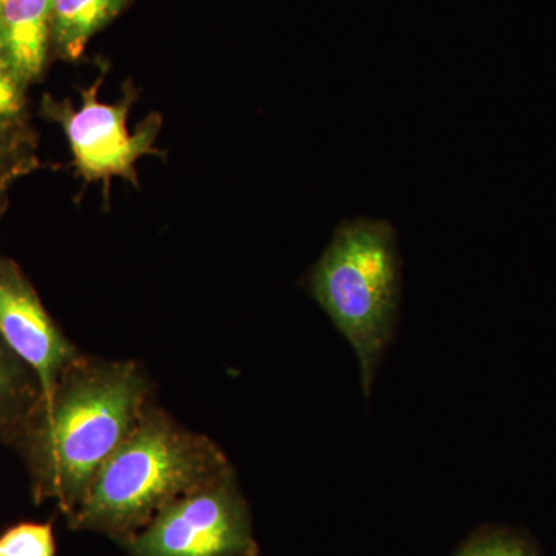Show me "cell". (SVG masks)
<instances>
[{"instance_id": "8", "label": "cell", "mask_w": 556, "mask_h": 556, "mask_svg": "<svg viewBox=\"0 0 556 556\" xmlns=\"http://www.w3.org/2000/svg\"><path fill=\"white\" fill-rule=\"evenodd\" d=\"M130 0H53L50 50L65 61H78L90 39L126 9Z\"/></svg>"}, {"instance_id": "3", "label": "cell", "mask_w": 556, "mask_h": 556, "mask_svg": "<svg viewBox=\"0 0 556 556\" xmlns=\"http://www.w3.org/2000/svg\"><path fill=\"white\" fill-rule=\"evenodd\" d=\"M306 291L348 340L361 365L365 397L397 324L402 262L387 219L340 223L306 277Z\"/></svg>"}, {"instance_id": "10", "label": "cell", "mask_w": 556, "mask_h": 556, "mask_svg": "<svg viewBox=\"0 0 556 556\" xmlns=\"http://www.w3.org/2000/svg\"><path fill=\"white\" fill-rule=\"evenodd\" d=\"M452 556H543L532 536L506 526L485 525L457 546Z\"/></svg>"}, {"instance_id": "12", "label": "cell", "mask_w": 556, "mask_h": 556, "mask_svg": "<svg viewBox=\"0 0 556 556\" xmlns=\"http://www.w3.org/2000/svg\"><path fill=\"white\" fill-rule=\"evenodd\" d=\"M25 91L0 46V124L24 126Z\"/></svg>"}, {"instance_id": "2", "label": "cell", "mask_w": 556, "mask_h": 556, "mask_svg": "<svg viewBox=\"0 0 556 556\" xmlns=\"http://www.w3.org/2000/svg\"><path fill=\"white\" fill-rule=\"evenodd\" d=\"M230 468L211 439L185 430L148 405L129 438L98 471L70 527L105 533L123 544L161 508L214 484Z\"/></svg>"}, {"instance_id": "5", "label": "cell", "mask_w": 556, "mask_h": 556, "mask_svg": "<svg viewBox=\"0 0 556 556\" xmlns=\"http://www.w3.org/2000/svg\"><path fill=\"white\" fill-rule=\"evenodd\" d=\"M102 78L80 90V105L54 100L43 94L40 112L47 119L60 124L73 153V166L87 182L102 181L109 189L113 178H124L138 185L137 163L141 156L160 155L155 148L161 118L150 115L130 134L127 116L134 91H126L123 100L105 104L98 100Z\"/></svg>"}, {"instance_id": "11", "label": "cell", "mask_w": 556, "mask_h": 556, "mask_svg": "<svg viewBox=\"0 0 556 556\" xmlns=\"http://www.w3.org/2000/svg\"><path fill=\"white\" fill-rule=\"evenodd\" d=\"M53 527L22 522L0 536V556H54Z\"/></svg>"}, {"instance_id": "1", "label": "cell", "mask_w": 556, "mask_h": 556, "mask_svg": "<svg viewBox=\"0 0 556 556\" xmlns=\"http://www.w3.org/2000/svg\"><path fill=\"white\" fill-rule=\"evenodd\" d=\"M148 397V380L134 362L73 361L49 401L10 439L30 470L35 500H54L73 518L105 460L137 427Z\"/></svg>"}, {"instance_id": "6", "label": "cell", "mask_w": 556, "mask_h": 556, "mask_svg": "<svg viewBox=\"0 0 556 556\" xmlns=\"http://www.w3.org/2000/svg\"><path fill=\"white\" fill-rule=\"evenodd\" d=\"M0 334L38 376L49 401L64 369L79 357L16 262L0 255Z\"/></svg>"}, {"instance_id": "15", "label": "cell", "mask_w": 556, "mask_h": 556, "mask_svg": "<svg viewBox=\"0 0 556 556\" xmlns=\"http://www.w3.org/2000/svg\"><path fill=\"white\" fill-rule=\"evenodd\" d=\"M3 0H0V5H2Z\"/></svg>"}, {"instance_id": "9", "label": "cell", "mask_w": 556, "mask_h": 556, "mask_svg": "<svg viewBox=\"0 0 556 556\" xmlns=\"http://www.w3.org/2000/svg\"><path fill=\"white\" fill-rule=\"evenodd\" d=\"M40 399L38 376L0 334V437L13 438Z\"/></svg>"}, {"instance_id": "13", "label": "cell", "mask_w": 556, "mask_h": 556, "mask_svg": "<svg viewBox=\"0 0 556 556\" xmlns=\"http://www.w3.org/2000/svg\"><path fill=\"white\" fill-rule=\"evenodd\" d=\"M36 167H38V159L33 156L31 153L0 164V219H2L7 206H9V193L14 182L20 181L22 177L30 174Z\"/></svg>"}, {"instance_id": "4", "label": "cell", "mask_w": 556, "mask_h": 556, "mask_svg": "<svg viewBox=\"0 0 556 556\" xmlns=\"http://www.w3.org/2000/svg\"><path fill=\"white\" fill-rule=\"evenodd\" d=\"M130 556H258L251 511L233 468L214 484L161 508L124 541Z\"/></svg>"}, {"instance_id": "7", "label": "cell", "mask_w": 556, "mask_h": 556, "mask_svg": "<svg viewBox=\"0 0 556 556\" xmlns=\"http://www.w3.org/2000/svg\"><path fill=\"white\" fill-rule=\"evenodd\" d=\"M53 0H3L0 46L25 89L42 78L50 53Z\"/></svg>"}, {"instance_id": "14", "label": "cell", "mask_w": 556, "mask_h": 556, "mask_svg": "<svg viewBox=\"0 0 556 556\" xmlns=\"http://www.w3.org/2000/svg\"><path fill=\"white\" fill-rule=\"evenodd\" d=\"M24 126L0 124V164L28 155Z\"/></svg>"}]
</instances>
